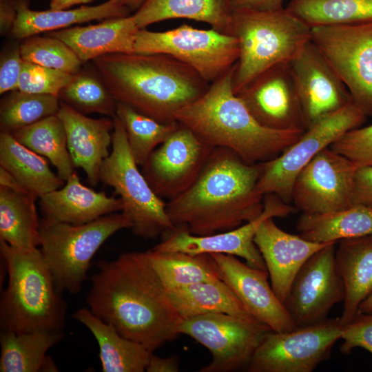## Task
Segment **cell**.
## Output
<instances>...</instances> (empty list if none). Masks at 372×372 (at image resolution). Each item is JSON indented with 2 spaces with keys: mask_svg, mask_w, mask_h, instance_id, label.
Listing matches in <instances>:
<instances>
[{
  "mask_svg": "<svg viewBox=\"0 0 372 372\" xmlns=\"http://www.w3.org/2000/svg\"><path fill=\"white\" fill-rule=\"evenodd\" d=\"M97 267L86 296L93 314L152 352L180 335L183 319L145 251L123 253Z\"/></svg>",
  "mask_w": 372,
  "mask_h": 372,
  "instance_id": "1",
  "label": "cell"
},
{
  "mask_svg": "<svg viewBox=\"0 0 372 372\" xmlns=\"http://www.w3.org/2000/svg\"><path fill=\"white\" fill-rule=\"evenodd\" d=\"M261 163L244 161L231 150L215 147L194 183L166 203L174 227L196 236L235 229L258 218L264 195L257 188Z\"/></svg>",
  "mask_w": 372,
  "mask_h": 372,
  "instance_id": "2",
  "label": "cell"
},
{
  "mask_svg": "<svg viewBox=\"0 0 372 372\" xmlns=\"http://www.w3.org/2000/svg\"><path fill=\"white\" fill-rule=\"evenodd\" d=\"M92 62L116 102L163 123L176 122V113L210 85L191 67L164 54H112Z\"/></svg>",
  "mask_w": 372,
  "mask_h": 372,
  "instance_id": "3",
  "label": "cell"
},
{
  "mask_svg": "<svg viewBox=\"0 0 372 372\" xmlns=\"http://www.w3.org/2000/svg\"><path fill=\"white\" fill-rule=\"evenodd\" d=\"M235 68L236 63L175 118L209 146L229 149L248 163H264L280 155L304 132L274 130L258 123L234 91Z\"/></svg>",
  "mask_w": 372,
  "mask_h": 372,
  "instance_id": "4",
  "label": "cell"
},
{
  "mask_svg": "<svg viewBox=\"0 0 372 372\" xmlns=\"http://www.w3.org/2000/svg\"><path fill=\"white\" fill-rule=\"evenodd\" d=\"M8 285L0 299L1 331L62 332L66 302L38 247L19 249L0 240Z\"/></svg>",
  "mask_w": 372,
  "mask_h": 372,
  "instance_id": "5",
  "label": "cell"
},
{
  "mask_svg": "<svg viewBox=\"0 0 372 372\" xmlns=\"http://www.w3.org/2000/svg\"><path fill=\"white\" fill-rule=\"evenodd\" d=\"M231 35L239 56L233 79L235 94L268 69L288 63L311 39V27L286 8L272 11L234 9Z\"/></svg>",
  "mask_w": 372,
  "mask_h": 372,
  "instance_id": "6",
  "label": "cell"
},
{
  "mask_svg": "<svg viewBox=\"0 0 372 372\" xmlns=\"http://www.w3.org/2000/svg\"><path fill=\"white\" fill-rule=\"evenodd\" d=\"M131 227L122 212L81 225L40 219V249L58 290L78 293L98 249L115 233Z\"/></svg>",
  "mask_w": 372,
  "mask_h": 372,
  "instance_id": "7",
  "label": "cell"
},
{
  "mask_svg": "<svg viewBox=\"0 0 372 372\" xmlns=\"http://www.w3.org/2000/svg\"><path fill=\"white\" fill-rule=\"evenodd\" d=\"M113 121L112 150L101 167L100 180L119 195L121 212L131 221L132 232L145 239H154L174 226L167 214L166 203L138 169L122 123L116 116Z\"/></svg>",
  "mask_w": 372,
  "mask_h": 372,
  "instance_id": "8",
  "label": "cell"
},
{
  "mask_svg": "<svg viewBox=\"0 0 372 372\" xmlns=\"http://www.w3.org/2000/svg\"><path fill=\"white\" fill-rule=\"evenodd\" d=\"M134 52L172 56L211 84L237 62L239 46L233 35L213 28L203 30L183 24L163 32L140 29Z\"/></svg>",
  "mask_w": 372,
  "mask_h": 372,
  "instance_id": "9",
  "label": "cell"
},
{
  "mask_svg": "<svg viewBox=\"0 0 372 372\" xmlns=\"http://www.w3.org/2000/svg\"><path fill=\"white\" fill-rule=\"evenodd\" d=\"M366 117L351 101L310 126L277 157L261 163L258 191L263 195L275 194L286 203L291 201L293 185L299 172L342 135L361 125Z\"/></svg>",
  "mask_w": 372,
  "mask_h": 372,
  "instance_id": "10",
  "label": "cell"
},
{
  "mask_svg": "<svg viewBox=\"0 0 372 372\" xmlns=\"http://www.w3.org/2000/svg\"><path fill=\"white\" fill-rule=\"evenodd\" d=\"M311 41L345 85L352 101L372 116V22L313 26Z\"/></svg>",
  "mask_w": 372,
  "mask_h": 372,
  "instance_id": "11",
  "label": "cell"
},
{
  "mask_svg": "<svg viewBox=\"0 0 372 372\" xmlns=\"http://www.w3.org/2000/svg\"><path fill=\"white\" fill-rule=\"evenodd\" d=\"M340 318L282 332L271 331L254 352L249 372H311L327 360L341 338Z\"/></svg>",
  "mask_w": 372,
  "mask_h": 372,
  "instance_id": "12",
  "label": "cell"
},
{
  "mask_svg": "<svg viewBox=\"0 0 372 372\" xmlns=\"http://www.w3.org/2000/svg\"><path fill=\"white\" fill-rule=\"evenodd\" d=\"M273 330L256 320L225 313H207L185 318L180 334L207 348L211 361L200 372H229L247 367L265 337Z\"/></svg>",
  "mask_w": 372,
  "mask_h": 372,
  "instance_id": "13",
  "label": "cell"
},
{
  "mask_svg": "<svg viewBox=\"0 0 372 372\" xmlns=\"http://www.w3.org/2000/svg\"><path fill=\"white\" fill-rule=\"evenodd\" d=\"M264 196L261 214L235 229L211 235L196 236L185 229L174 227L164 232L161 241L152 249L192 254L232 255L245 259L246 263L254 268L267 270L263 258L254 243L255 235L266 219L286 217L294 212L295 209L275 194H268Z\"/></svg>",
  "mask_w": 372,
  "mask_h": 372,
  "instance_id": "14",
  "label": "cell"
},
{
  "mask_svg": "<svg viewBox=\"0 0 372 372\" xmlns=\"http://www.w3.org/2000/svg\"><path fill=\"white\" fill-rule=\"evenodd\" d=\"M312 255L293 279L283 304L297 327L320 322L332 307L343 302V280L335 264V244Z\"/></svg>",
  "mask_w": 372,
  "mask_h": 372,
  "instance_id": "15",
  "label": "cell"
},
{
  "mask_svg": "<svg viewBox=\"0 0 372 372\" xmlns=\"http://www.w3.org/2000/svg\"><path fill=\"white\" fill-rule=\"evenodd\" d=\"M357 167L330 147L317 154L295 178L291 200L303 214L335 211L352 205Z\"/></svg>",
  "mask_w": 372,
  "mask_h": 372,
  "instance_id": "16",
  "label": "cell"
},
{
  "mask_svg": "<svg viewBox=\"0 0 372 372\" xmlns=\"http://www.w3.org/2000/svg\"><path fill=\"white\" fill-rule=\"evenodd\" d=\"M214 148L179 124L152 153L142 173L160 197L171 200L194 183Z\"/></svg>",
  "mask_w": 372,
  "mask_h": 372,
  "instance_id": "17",
  "label": "cell"
},
{
  "mask_svg": "<svg viewBox=\"0 0 372 372\" xmlns=\"http://www.w3.org/2000/svg\"><path fill=\"white\" fill-rule=\"evenodd\" d=\"M287 63L308 128L352 101L347 87L311 39Z\"/></svg>",
  "mask_w": 372,
  "mask_h": 372,
  "instance_id": "18",
  "label": "cell"
},
{
  "mask_svg": "<svg viewBox=\"0 0 372 372\" xmlns=\"http://www.w3.org/2000/svg\"><path fill=\"white\" fill-rule=\"evenodd\" d=\"M236 95L266 128L295 132L308 128L287 63L261 73Z\"/></svg>",
  "mask_w": 372,
  "mask_h": 372,
  "instance_id": "19",
  "label": "cell"
},
{
  "mask_svg": "<svg viewBox=\"0 0 372 372\" xmlns=\"http://www.w3.org/2000/svg\"><path fill=\"white\" fill-rule=\"evenodd\" d=\"M211 255L219 267L222 280L255 320L277 332L288 331L297 327L283 302L269 284L267 270L254 268L232 255Z\"/></svg>",
  "mask_w": 372,
  "mask_h": 372,
  "instance_id": "20",
  "label": "cell"
},
{
  "mask_svg": "<svg viewBox=\"0 0 372 372\" xmlns=\"http://www.w3.org/2000/svg\"><path fill=\"white\" fill-rule=\"evenodd\" d=\"M273 218H267L260 225L254 243L265 261L271 287L283 302L302 266L316 252L331 242H314L300 235L289 234L280 229Z\"/></svg>",
  "mask_w": 372,
  "mask_h": 372,
  "instance_id": "21",
  "label": "cell"
},
{
  "mask_svg": "<svg viewBox=\"0 0 372 372\" xmlns=\"http://www.w3.org/2000/svg\"><path fill=\"white\" fill-rule=\"evenodd\" d=\"M57 115L65 130L68 148L74 167L81 168L89 183L96 185L102 164L110 154L113 118H90L63 101Z\"/></svg>",
  "mask_w": 372,
  "mask_h": 372,
  "instance_id": "22",
  "label": "cell"
},
{
  "mask_svg": "<svg viewBox=\"0 0 372 372\" xmlns=\"http://www.w3.org/2000/svg\"><path fill=\"white\" fill-rule=\"evenodd\" d=\"M39 207L45 220L81 225L121 211L123 203L120 198L86 187L74 172L61 187L39 198Z\"/></svg>",
  "mask_w": 372,
  "mask_h": 372,
  "instance_id": "23",
  "label": "cell"
},
{
  "mask_svg": "<svg viewBox=\"0 0 372 372\" xmlns=\"http://www.w3.org/2000/svg\"><path fill=\"white\" fill-rule=\"evenodd\" d=\"M139 30L133 15L130 14L46 34L63 41L84 63L107 54L134 53L136 37Z\"/></svg>",
  "mask_w": 372,
  "mask_h": 372,
  "instance_id": "24",
  "label": "cell"
},
{
  "mask_svg": "<svg viewBox=\"0 0 372 372\" xmlns=\"http://www.w3.org/2000/svg\"><path fill=\"white\" fill-rule=\"evenodd\" d=\"M17 17L11 32L14 39L23 40L43 32L65 29L75 24L130 15V11L116 0L93 6L74 9L34 10L29 0H17Z\"/></svg>",
  "mask_w": 372,
  "mask_h": 372,
  "instance_id": "25",
  "label": "cell"
},
{
  "mask_svg": "<svg viewBox=\"0 0 372 372\" xmlns=\"http://www.w3.org/2000/svg\"><path fill=\"white\" fill-rule=\"evenodd\" d=\"M338 242L335 264L345 290L340 319L345 325L358 313L360 304L372 294V234Z\"/></svg>",
  "mask_w": 372,
  "mask_h": 372,
  "instance_id": "26",
  "label": "cell"
},
{
  "mask_svg": "<svg viewBox=\"0 0 372 372\" xmlns=\"http://www.w3.org/2000/svg\"><path fill=\"white\" fill-rule=\"evenodd\" d=\"M72 318L86 327L96 340L103 372H143L153 353L144 345L122 336L111 324L80 308Z\"/></svg>",
  "mask_w": 372,
  "mask_h": 372,
  "instance_id": "27",
  "label": "cell"
},
{
  "mask_svg": "<svg viewBox=\"0 0 372 372\" xmlns=\"http://www.w3.org/2000/svg\"><path fill=\"white\" fill-rule=\"evenodd\" d=\"M233 11L231 0H146L132 15L140 29L165 20L186 19L231 35Z\"/></svg>",
  "mask_w": 372,
  "mask_h": 372,
  "instance_id": "28",
  "label": "cell"
},
{
  "mask_svg": "<svg viewBox=\"0 0 372 372\" xmlns=\"http://www.w3.org/2000/svg\"><path fill=\"white\" fill-rule=\"evenodd\" d=\"M63 337V332L1 331L0 371H58L55 362L47 352Z\"/></svg>",
  "mask_w": 372,
  "mask_h": 372,
  "instance_id": "29",
  "label": "cell"
},
{
  "mask_svg": "<svg viewBox=\"0 0 372 372\" xmlns=\"http://www.w3.org/2000/svg\"><path fill=\"white\" fill-rule=\"evenodd\" d=\"M0 167L10 172L28 192L37 198L65 184L51 170L45 157L19 143L12 134L1 132Z\"/></svg>",
  "mask_w": 372,
  "mask_h": 372,
  "instance_id": "30",
  "label": "cell"
},
{
  "mask_svg": "<svg viewBox=\"0 0 372 372\" xmlns=\"http://www.w3.org/2000/svg\"><path fill=\"white\" fill-rule=\"evenodd\" d=\"M296 228L303 238L318 243L338 242L372 234V209L352 205L335 211L302 214Z\"/></svg>",
  "mask_w": 372,
  "mask_h": 372,
  "instance_id": "31",
  "label": "cell"
},
{
  "mask_svg": "<svg viewBox=\"0 0 372 372\" xmlns=\"http://www.w3.org/2000/svg\"><path fill=\"white\" fill-rule=\"evenodd\" d=\"M168 293L183 319L207 313H225L258 321L222 279L168 290Z\"/></svg>",
  "mask_w": 372,
  "mask_h": 372,
  "instance_id": "32",
  "label": "cell"
},
{
  "mask_svg": "<svg viewBox=\"0 0 372 372\" xmlns=\"http://www.w3.org/2000/svg\"><path fill=\"white\" fill-rule=\"evenodd\" d=\"M31 194L0 186V240L19 249L40 245V219Z\"/></svg>",
  "mask_w": 372,
  "mask_h": 372,
  "instance_id": "33",
  "label": "cell"
},
{
  "mask_svg": "<svg viewBox=\"0 0 372 372\" xmlns=\"http://www.w3.org/2000/svg\"><path fill=\"white\" fill-rule=\"evenodd\" d=\"M152 266L167 290L222 279L219 267L209 254L145 251Z\"/></svg>",
  "mask_w": 372,
  "mask_h": 372,
  "instance_id": "34",
  "label": "cell"
},
{
  "mask_svg": "<svg viewBox=\"0 0 372 372\" xmlns=\"http://www.w3.org/2000/svg\"><path fill=\"white\" fill-rule=\"evenodd\" d=\"M12 134L19 143L48 158L63 181L75 172L68 148L65 130L57 114L18 130Z\"/></svg>",
  "mask_w": 372,
  "mask_h": 372,
  "instance_id": "35",
  "label": "cell"
},
{
  "mask_svg": "<svg viewBox=\"0 0 372 372\" xmlns=\"http://www.w3.org/2000/svg\"><path fill=\"white\" fill-rule=\"evenodd\" d=\"M285 8L311 28L372 22V0H290Z\"/></svg>",
  "mask_w": 372,
  "mask_h": 372,
  "instance_id": "36",
  "label": "cell"
},
{
  "mask_svg": "<svg viewBox=\"0 0 372 372\" xmlns=\"http://www.w3.org/2000/svg\"><path fill=\"white\" fill-rule=\"evenodd\" d=\"M116 116L125 130L130 151L138 166H143L179 125L177 121L159 122L119 102L116 104Z\"/></svg>",
  "mask_w": 372,
  "mask_h": 372,
  "instance_id": "37",
  "label": "cell"
},
{
  "mask_svg": "<svg viewBox=\"0 0 372 372\" xmlns=\"http://www.w3.org/2000/svg\"><path fill=\"white\" fill-rule=\"evenodd\" d=\"M60 100L52 95L36 94L16 90L6 94L0 103L1 132H14L57 114Z\"/></svg>",
  "mask_w": 372,
  "mask_h": 372,
  "instance_id": "38",
  "label": "cell"
},
{
  "mask_svg": "<svg viewBox=\"0 0 372 372\" xmlns=\"http://www.w3.org/2000/svg\"><path fill=\"white\" fill-rule=\"evenodd\" d=\"M59 99L83 114L116 116L117 102L95 70H81L74 74Z\"/></svg>",
  "mask_w": 372,
  "mask_h": 372,
  "instance_id": "39",
  "label": "cell"
},
{
  "mask_svg": "<svg viewBox=\"0 0 372 372\" xmlns=\"http://www.w3.org/2000/svg\"><path fill=\"white\" fill-rule=\"evenodd\" d=\"M20 52L24 61L71 74L81 70L83 62L63 41L54 37L34 35L22 40Z\"/></svg>",
  "mask_w": 372,
  "mask_h": 372,
  "instance_id": "40",
  "label": "cell"
},
{
  "mask_svg": "<svg viewBox=\"0 0 372 372\" xmlns=\"http://www.w3.org/2000/svg\"><path fill=\"white\" fill-rule=\"evenodd\" d=\"M74 75L24 61L17 90L59 98L61 91L72 81Z\"/></svg>",
  "mask_w": 372,
  "mask_h": 372,
  "instance_id": "41",
  "label": "cell"
},
{
  "mask_svg": "<svg viewBox=\"0 0 372 372\" xmlns=\"http://www.w3.org/2000/svg\"><path fill=\"white\" fill-rule=\"evenodd\" d=\"M330 147L349 159L357 168L372 167V125L347 132Z\"/></svg>",
  "mask_w": 372,
  "mask_h": 372,
  "instance_id": "42",
  "label": "cell"
},
{
  "mask_svg": "<svg viewBox=\"0 0 372 372\" xmlns=\"http://www.w3.org/2000/svg\"><path fill=\"white\" fill-rule=\"evenodd\" d=\"M343 340L340 351L349 354L359 347L372 354V313H358L347 324L343 325L341 338Z\"/></svg>",
  "mask_w": 372,
  "mask_h": 372,
  "instance_id": "43",
  "label": "cell"
},
{
  "mask_svg": "<svg viewBox=\"0 0 372 372\" xmlns=\"http://www.w3.org/2000/svg\"><path fill=\"white\" fill-rule=\"evenodd\" d=\"M23 59L19 45L9 46L1 54L0 94H5L18 89Z\"/></svg>",
  "mask_w": 372,
  "mask_h": 372,
  "instance_id": "44",
  "label": "cell"
},
{
  "mask_svg": "<svg viewBox=\"0 0 372 372\" xmlns=\"http://www.w3.org/2000/svg\"><path fill=\"white\" fill-rule=\"evenodd\" d=\"M351 204L372 209V167H360L355 170Z\"/></svg>",
  "mask_w": 372,
  "mask_h": 372,
  "instance_id": "45",
  "label": "cell"
},
{
  "mask_svg": "<svg viewBox=\"0 0 372 372\" xmlns=\"http://www.w3.org/2000/svg\"><path fill=\"white\" fill-rule=\"evenodd\" d=\"M17 17V0H0V33L11 34Z\"/></svg>",
  "mask_w": 372,
  "mask_h": 372,
  "instance_id": "46",
  "label": "cell"
},
{
  "mask_svg": "<svg viewBox=\"0 0 372 372\" xmlns=\"http://www.w3.org/2000/svg\"><path fill=\"white\" fill-rule=\"evenodd\" d=\"M285 0H231L234 9L272 11L284 8Z\"/></svg>",
  "mask_w": 372,
  "mask_h": 372,
  "instance_id": "47",
  "label": "cell"
},
{
  "mask_svg": "<svg viewBox=\"0 0 372 372\" xmlns=\"http://www.w3.org/2000/svg\"><path fill=\"white\" fill-rule=\"evenodd\" d=\"M145 371L147 372H178L179 358L176 355L161 358L150 355Z\"/></svg>",
  "mask_w": 372,
  "mask_h": 372,
  "instance_id": "48",
  "label": "cell"
},
{
  "mask_svg": "<svg viewBox=\"0 0 372 372\" xmlns=\"http://www.w3.org/2000/svg\"><path fill=\"white\" fill-rule=\"evenodd\" d=\"M0 186L29 193L10 172L1 167H0Z\"/></svg>",
  "mask_w": 372,
  "mask_h": 372,
  "instance_id": "49",
  "label": "cell"
},
{
  "mask_svg": "<svg viewBox=\"0 0 372 372\" xmlns=\"http://www.w3.org/2000/svg\"><path fill=\"white\" fill-rule=\"evenodd\" d=\"M94 0H50V8L54 10L69 9L72 6L85 4Z\"/></svg>",
  "mask_w": 372,
  "mask_h": 372,
  "instance_id": "50",
  "label": "cell"
},
{
  "mask_svg": "<svg viewBox=\"0 0 372 372\" xmlns=\"http://www.w3.org/2000/svg\"><path fill=\"white\" fill-rule=\"evenodd\" d=\"M130 11H136L146 0H116Z\"/></svg>",
  "mask_w": 372,
  "mask_h": 372,
  "instance_id": "51",
  "label": "cell"
},
{
  "mask_svg": "<svg viewBox=\"0 0 372 372\" xmlns=\"http://www.w3.org/2000/svg\"><path fill=\"white\" fill-rule=\"evenodd\" d=\"M358 313H372V294L360 304Z\"/></svg>",
  "mask_w": 372,
  "mask_h": 372,
  "instance_id": "52",
  "label": "cell"
}]
</instances>
